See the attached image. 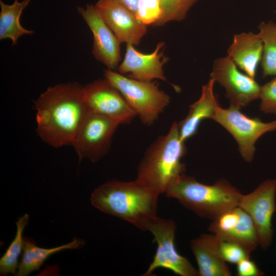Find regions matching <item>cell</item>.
<instances>
[{
    "instance_id": "3957f363",
    "label": "cell",
    "mask_w": 276,
    "mask_h": 276,
    "mask_svg": "<svg viewBox=\"0 0 276 276\" xmlns=\"http://www.w3.org/2000/svg\"><path fill=\"white\" fill-rule=\"evenodd\" d=\"M185 141L174 122L168 132L157 138L147 149L137 169L136 180L165 194L170 185L184 173L181 160L187 153Z\"/></svg>"
},
{
    "instance_id": "8992f818",
    "label": "cell",
    "mask_w": 276,
    "mask_h": 276,
    "mask_svg": "<svg viewBox=\"0 0 276 276\" xmlns=\"http://www.w3.org/2000/svg\"><path fill=\"white\" fill-rule=\"evenodd\" d=\"M176 225L171 219L157 216L147 225L157 248L152 262L144 276L151 275L156 269L165 268L180 276H198L199 273L185 257L177 251L175 245Z\"/></svg>"
},
{
    "instance_id": "9c48e42d",
    "label": "cell",
    "mask_w": 276,
    "mask_h": 276,
    "mask_svg": "<svg viewBox=\"0 0 276 276\" xmlns=\"http://www.w3.org/2000/svg\"><path fill=\"white\" fill-rule=\"evenodd\" d=\"M276 179H267L251 193L241 197L238 206L251 218L256 227L259 244L266 249L273 237L272 217L276 210Z\"/></svg>"
},
{
    "instance_id": "cb8c5ba5",
    "label": "cell",
    "mask_w": 276,
    "mask_h": 276,
    "mask_svg": "<svg viewBox=\"0 0 276 276\" xmlns=\"http://www.w3.org/2000/svg\"><path fill=\"white\" fill-rule=\"evenodd\" d=\"M163 15V9L160 0H139L136 19L147 26H155Z\"/></svg>"
},
{
    "instance_id": "4316f807",
    "label": "cell",
    "mask_w": 276,
    "mask_h": 276,
    "mask_svg": "<svg viewBox=\"0 0 276 276\" xmlns=\"http://www.w3.org/2000/svg\"><path fill=\"white\" fill-rule=\"evenodd\" d=\"M237 272L239 276H261L263 273L256 264L249 258L243 259L237 264Z\"/></svg>"
},
{
    "instance_id": "484cf974",
    "label": "cell",
    "mask_w": 276,
    "mask_h": 276,
    "mask_svg": "<svg viewBox=\"0 0 276 276\" xmlns=\"http://www.w3.org/2000/svg\"><path fill=\"white\" fill-rule=\"evenodd\" d=\"M260 110L276 115V76L261 86Z\"/></svg>"
},
{
    "instance_id": "5bb4252c",
    "label": "cell",
    "mask_w": 276,
    "mask_h": 276,
    "mask_svg": "<svg viewBox=\"0 0 276 276\" xmlns=\"http://www.w3.org/2000/svg\"><path fill=\"white\" fill-rule=\"evenodd\" d=\"M95 7L121 43L140 44L147 28L133 13L112 0H99Z\"/></svg>"
},
{
    "instance_id": "5b68a950",
    "label": "cell",
    "mask_w": 276,
    "mask_h": 276,
    "mask_svg": "<svg viewBox=\"0 0 276 276\" xmlns=\"http://www.w3.org/2000/svg\"><path fill=\"white\" fill-rule=\"evenodd\" d=\"M104 76L121 93L145 125L153 124L170 103V96L155 81L134 79L107 68L104 70Z\"/></svg>"
},
{
    "instance_id": "4fadbf2b",
    "label": "cell",
    "mask_w": 276,
    "mask_h": 276,
    "mask_svg": "<svg viewBox=\"0 0 276 276\" xmlns=\"http://www.w3.org/2000/svg\"><path fill=\"white\" fill-rule=\"evenodd\" d=\"M77 11L93 34L92 54L107 69L118 67L121 60L120 42L103 20L94 5L78 6Z\"/></svg>"
},
{
    "instance_id": "7a4b0ae2",
    "label": "cell",
    "mask_w": 276,
    "mask_h": 276,
    "mask_svg": "<svg viewBox=\"0 0 276 276\" xmlns=\"http://www.w3.org/2000/svg\"><path fill=\"white\" fill-rule=\"evenodd\" d=\"M160 194L136 179L111 180L96 188L91 205L101 212L118 217L142 231L157 216Z\"/></svg>"
},
{
    "instance_id": "ffe728a7",
    "label": "cell",
    "mask_w": 276,
    "mask_h": 276,
    "mask_svg": "<svg viewBox=\"0 0 276 276\" xmlns=\"http://www.w3.org/2000/svg\"><path fill=\"white\" fill-rule=\"evenodd\" d=\"M31 0H14L11 5L5 4L1 0L0 6V40L10 39L12 45H15L21 36L34 33L33 30L24 28L20 24V16L23 10L28 6Z\"/></svg>"
},
{
    "instance_id": "8fae6325",
    "label": "cell",
    "mask_w": 276,
    "mask_h": 276,
    "mask_svg": "<svg viewBox=\"0 0 276 276\" xmlns=\"http://www.w3.org/2000/svg\"><path fill=\"white\" fill-rule=\"evenodd\" d=\"M211 77L225 89L231 105L241 108L260 98L261 86L240 72L228 56L215 60Z\"/></svg>"
},
{
    "instance_id": "83f0119b",
    "label": "cell",
    "mask_w": 276,
    "mask_h": 276,
    "mask_svg": "<svg viewBox=\"0 0 276 276\" xmlns=\"http://www.w3.org/2000/svg\"><path fill=\"white\" fill-rule=\"evenodd\" d=\"M127 9L135 15L137 11L139 0H112Z\"/></svg>"
},
{
    "instance_id": "6da1fadb",
    "label": "cell",
    "mask_w": 276,
    "mask_h": 276,
    "mask_svg": "<svg viewBox=\"0 0 276 276\" xmlns=\"http://www.w3.org/2000/svg\"><path fill=\"white\" fill-rule=\"evenodd\" d=\"M36 131L50 146L72 145L88 109L84 86L74 82L47 89L34 102Z\"/></svg>"
},
{
    "instance_id": "f1b7e54d",
    "label": "cell",
    "mask_w": 276,
    "mask_h": 276,
    "mask_svg": "<svg viewBox=\"0 0 276 276\" xmlns=\"http://www.w3.org/2000/svg\"><path fill=\"white\" fill-rule=\"evenodd\" d=\"M276 12V11H275Z\"/></svg>"
},
{
    "instance_id": "ac0fdd59",
    "label": "cell",
    "mask_w": 276,
    "mask_h": 276,
    "mask_svg": "<svg viewBox=\"0 0 276 276\" xmlns=\"http://www.w3.org/2000/svg\"><path fill=\"white\" fill-rule=\"evenodd\" d=\"M215 80L211 79L202 87L199 99L190 105L187 116L178 123L181 139L186 141L196 134L200 123L205 119H212L219 106L214 91Z\"/></svg>"
},
{
    "instance_id": "d6986e66",
    "label": "cell",
    "mask_w": 276,
    "mask_h": 276,
    "mask_svg": "<svg viewBox=\"0 0 276 276\" xmlns=\"http://www.w3.org/2000/svg\"><path fill=\"white\" fill-rule=\"evenodd\" d=\"M84 243L83 240L74 238L72 242L68 243L45 248L37 246L32 239L24 237L23 252L16 275H28L33 271L39 270L51 255L63 250L76 249L84 245Z\"/></svg>"
},
{
    "instance_id": "d4e9b609",
    "label": "cell",
    "mask_w": 276,
    "mask_h": 276,
    "mask_svg": "<svg viewBox=\"0 0 276 276\" xmlns=\"http://www.w3.org/2000/svg\"><path fill=\"white\" fill-rule=\"evenodd\" d=\"M219 240L218 252L225 262L237 264L241 260L250 258L251 252L242 246L233 242Z\"/></svg>"
},
{
    "instance_id": "52a82bcc",
    "label": "cell",
    "mask_w": 276,
    "mask_h": 276,
    "mask_svg": "<svg viewBox=\"0 0 276 276\" xmlns=\"http://www.w3.org/2000/svg\"><path fill=\"white\" fill-rule=\"evenodd\" d=\"M231 105L228 108L219 106L213 120L222 125L237 141L241 155L247 162L254 158L255 144L266 132L276 130V120L263 122L258 118H250Z\"/></svg>"
},
{
    "instance_id": "7c38bea8",
    "label": "cell",
    "mask_w": 276,
    "mask_h": 276,
    "mask_svg": "<svg viewBox=\"0 0 276 276\" xmlns=\"http://www.w3.org/2000/svg\"><path fill=\"white\" fill-rule=\"evenodd\" d=\"M209 230L219 239L239 244L250 252L259 245L251 218L239 206L228 210L213 220Z\"/></svg>"
},
{
    "instance_id": "ba28073f",
    "label": "cell",
    "mask_w": 276,
    "mask_h": 276,
    "mask_svg": "<svg viewBox=\"0 0 276 276\" xmlns=\"http://www.w3.org/2000/svg\"><path fill=\"white\" fill-rule=\"evenodd\" d=\"M120 124L105 117L88 111L72 144L79 162L86 158L96 163L108 152L112 136Z\"/></svg>"
},
{
    "instance_id": "2e32d148",
    "label": "cell",
    "mask_w": 276,
    "mask_h": 276,
    "mask_svg": "<svg viewBox=\"0 0 276 276\" xmlns=\"http://www.w3.org/2000/svg\"><path fill=\"white\" fill-rule=\"evenodd\" d=\"M219 239L203 234L193 239L190 247L198 265L199 276H231V272L218 252Z\"/></svg>"
},
{
    "instance_id": "9a60e30c",
    "label": "cell",
    "mask_w": 276,
    "mask_h": 276,
    "mask_svg": "<svg viewBox=\"0 0 276 276\" xmlns=\"http://www.w3.org/2000/svg\"><path fill=\"white\" fill-rule=\"evenodd\" d=\"M164 45L165 42H159L153 52L144 54L136 50L134 45L127 44L124 59L118 66V73H128V77L141 81L159 79L167 81L163 66L168 58L164 57L163 51H160Z\"/></svg>"
},
{
    "instance_id": "603a6c76",
    "label": "cell",
    "mask_w": 276,
    "mask_h": 276,
    "mask_svg": "<svg viewBox=\"0 0 276 276\" xmlns=\"http://www.w3.org/2000/svg\"><path fill=\"white\" fill-rule=\"evenodd\" d=\"M163 15L155 26H162L172 21L184 19L190 9L198 0H160Z\"/></svg>"
},
{
    "instance_id": "44dd1931",
    "label": "cell",
    "mask_w": 276,
    "mask_h": 276,
    "mask_svg": "<svg viewBox=\"0 0 276 276\" xmlns=\"http://www.w3.org/2000/svg\"><path fill=\"white\" fill-rule=\"evenodd\" d=\"M29 216L25 214L16 222V232L6 252L0 259V274L7 275L9 273L16 275L19 263L18 259L23 250L24 231L28 223Z\"/></svg>"
},
{
    "instance_id": "e0dca14e",
    "label": "cell",
    "mask_w": 276,
    "mask_h": 276,
    "mask_svg": "<svg viewBox=\"0 0 276 276\" xmlns=\"http://www.w3.org/2000/svg\"><path fill=\"white\" fill-rule=\"evenodd\" d=\"M263 49V42L258 34L242 33L234 35L227 56L246 74L255 78Z\"/></svg>"
},
{
    "instance_id": "30bf717a",
    "label": "cell",
    "mask_w": 276,
    "mask_h": 276,
    "mask_svg": "<svg viewBox=\"0 0 276 276\" xmlns=\"http://www.w3.org/2000/svg\"><path fill=\"white\" fill-rule=\"evenodd\" d=\"M85 102L90 112L119 124L129 123L136 114L121 93L105 78L84 86Z\"/></svg>"
},
{
    "instance_id": "7402d4cb",
    "label": "cell",
    "mask_w": 276,
    "mask_h": 276,
    "mask_svg": "<svg viewBox=\"0 0 276 276\" xmlns=\"http://www.w3.org/2000/svg\"><path fill=\"white\" fill-rule=\"evenodd\" d=\"M258 28L263 44L261 60L262 76H276V23L261 22Z\"/></svg>"
},
{
    "instance_id": "277c9868",
    "label": "cell",
    "mask_w": 276,
    "mask_h": 276,
    "mask_svg": "<svg viewBox=\"0 0 276 276\" xmlns=\"http://www.w3.org/2000/svg\"><path fill=\"white\" fill-rule=\"evenodd\" d=\"M165 194L198 216L212 220L238 206L242 196L237 189L225 179L208 185L184 173L170 185Z\"/></svg>"
}]
</instances>
